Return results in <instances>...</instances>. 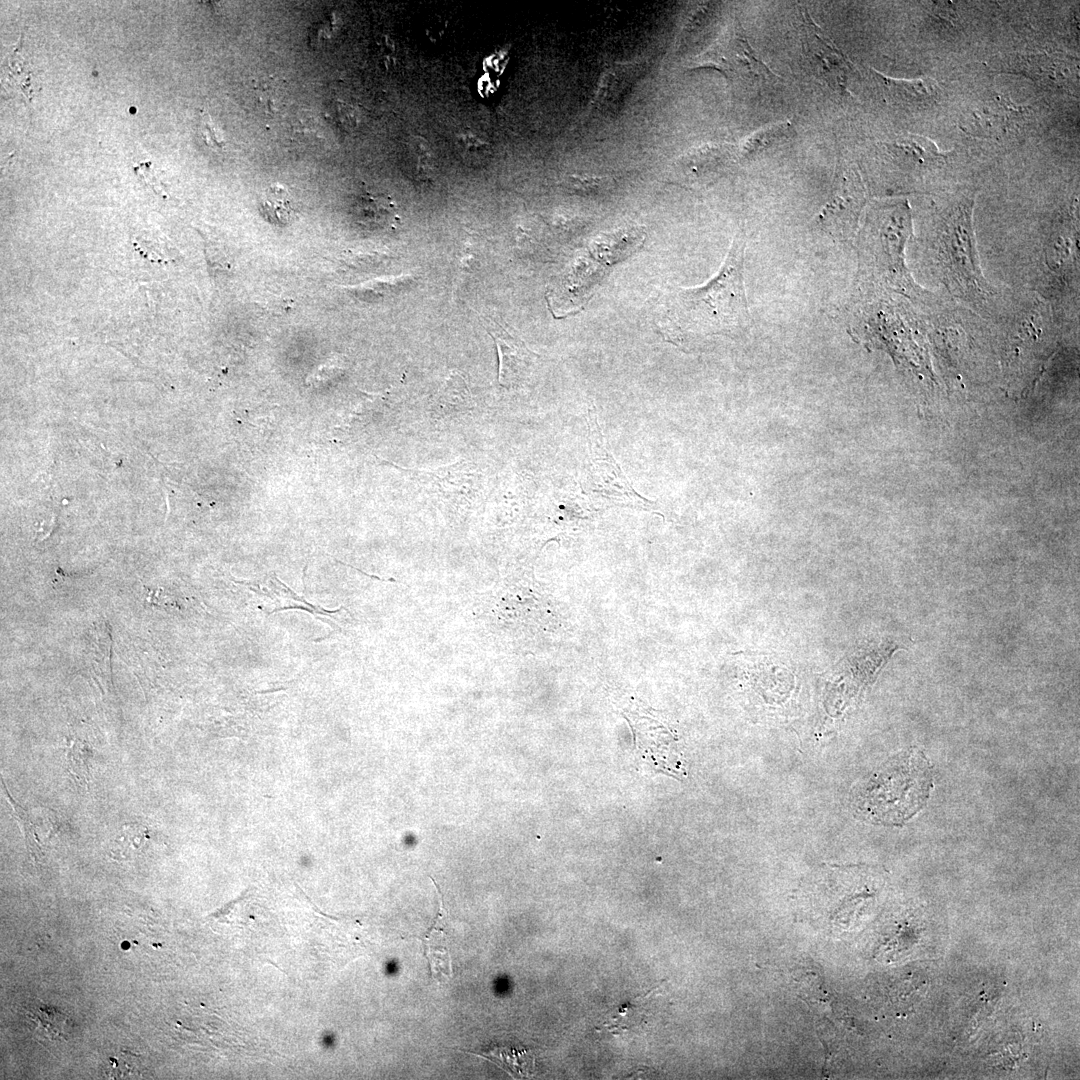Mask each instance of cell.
Masks as SVG:
<instances>
[{"instance_id": "16", "label": "cell", "mask_w": 1080, "mask_h": 1080, "mask_svg": "<svg viewBox=\"0 0 1080 1080\" xmlns=\"http://www.w3.org/2000/svg\"><path fill=\"white\" fill-rule=\"evenodd\" d=\"M155 838L156 833L144 824H125L111 843V856L122 861L139 858L148 852Z\"/></svg>"}, {"instance_id": "2", "label": "cell", "mask_w": 1080, "mask_h": 1080, "mask_svg": "<svg viewBox=\"0 0 1080 1080\" xmlns=\"http://www.w3.org/2000/svg\"><path fill=\"white\" fill-rule=\"evenodd\" d=\"M872 779L865 795L875 820L899 824L926 803L932 786L929 761L915 750L897 758Z\"/></svg>"}, {"instance_id": "10", "label": "cell", "mask_w": 1080, "mask_h": 1080, "mask_svg": "<svg viewBox=\"0 0 1080 1080\" xmlns=\"http://www.w3.org/2000/svg\"><path fill=\"white\" fill-rule=\"evenodd\" d=\"M430 879L436 887L439 906L433 926L422 937L423 954L429 963L432 979L441 983L448 980L452 975L451 957L445 932L448 911L444 906L443 896L437 882L432 877Z\"/></svg>"}, {"instance_id": "19", "label": "cell", "mask_w": 1080, "mask_h": 1080, "mask_svg": "<svg viewBox=\"0 0 1080 1080\" xmlns=\"http://www.w3.org/2000/svg\"><path fill=\"white\" fill-rule=\"evenodd\" d=\"M1 782H2V791L4 793L3 795L5 796L6 800L8 801V804L11 806V808L13 810V813H14V816L16 817V820H17L18 824L20 825V828H21V831L23 833V837H24V840H25V843H26V847H27L31 857L34 860L39 861L42 858L43 853H42V850H41L40 841H39L37 832L35 830L34 824L32 823L31 819L27 815L24 808L21 805H19L17 803V801L10 795L9 791L6 788L5 783L3 782V779H1Z\"/></svg>"}, {"instance_id": "6", "label": "cell", "mask_w": 1080, "mask_h": 1080, "mask_svg": "<svg viewBox=\"0 0 1080 1080\" xmlns=\"http://www.w3.org/2000/svg\"><path fill=\"white\" fill-rule=\"evenodd\" d=\"M1001 71L1028 77L1039 86L1055 91H1078L1077 59L1062 53L1012 54L1001 61Z\"/></svg>"}, {"instance_id": "14", "label": "cell", "mask_w": 1080, "mask_h": 1080, "mask_svg": "<svg viewBox=\"0 0 1080 1080\" xmlns=\"http://www.w3.org/2000/svg\"><path fill=\"white\" fill-rule=\"evenodd\" d=\"M492 1062L515 1079L529 1078L535 1074L533 1051L507 1045H493L485 1051H466Z\"/></svg>"}, {"instance_id": "1", "label": "cell", "mask_w": 1080, "mask_h": 1080, "mask_svg": "<svg viewBox=\"0 0 1080 1080\" xmlns=\"http://www.w3.org/2000/svg\"><path fill=\"white\" fill-rule=\"evenodd\" d=\"M745 243L736 238L718 274L697 288H673L660 305L657 327L678 346L698 337L737 336L751 327L744 286Z\"/></svg>"}, {"instance_id": "20", "label": "cell", "mask_w": 1080, "mask_h": 1080, "mask_svg": "<svg viewBox=\"0 0 1080 1080\" xmlns=\"http://www.w3.org/2000/svg\"><path fill=\"white\" fill-rule=\"evenodd\" d=\"M66 757L71 774L79 783L87 785L91 776L90 762L93 757L90 746L83 741L74 740L68 746Z\"/></svg>"}, {"instance_id": "8", "label": "cell", "mask_w": 1080, "mask_h": 1080, "mask_svg": "<svg viewBox=\"0 0 1080 1080\" xmlns=\"http://www.w3.org/2000/svg\"><path fill=\"white\" fill-rule=\"evenodd\" d=\"M865 203V191L856 170L847 169L832 200L822 211V222L839 233L848 232L855 225Z\"/></svg>"}, {"instance_id": "17", "label": "cell", "mask_w": 1080, "mask_h": 1080, "mask_svg": "<svg viewBox=\"0 0 1080 1080\" xmlns=\"http://www.w3.org/2000/svg\"><path fill=\"white\" fill-rule=\"evenodd\" d=\"M25 1015L38 1037L50 1041L66 1038L69 1017L56 1007L37 1000L26 1008Z\"/></svg>"}, {"instance_id": "4", "label": "cell", "mask_w": 1080, "mask_h": 1080, "mask_svg": "<svg viewBox=\"0 0 1080 1080\" xmlns=\"http://www.w3.org/2000/svg\"><path fill=\"white\" fill-rule=\"evenodd\" d=\"M694 63L697 67L716 69L732 81L749 84L769 81L776 76L752 48L738 23L728 27Z\"/></svg>"}, {"instance_id": "3", "label": "cell", "mask_w": 1080, "mask_h": 1080, "mask_svg": "<svg viewBox=\"0 0 1080 1080\" xmlns=\"http://www.w3.org/2000/svg\"><path fill=\"white\" fill-rule=\"evenodd\" d=\"M973 199L963 196L940 215L937 232L939 267L955 288L968 298L985 299L988 289L981 275L974 247Z\"/></svg>"}, {"instance_id": "23", "label": "cell", "mask_w": 1080, "mask_h": 1080, "mask_svg": "<svg viewBox=\"0 0 1080 1080\" xmlns=\"http://www.w3.org/2000/svg\"><path fill=\"white\" fill-rule=\"evenodd\" d=\"M150 164V162L141 163L139 166H135L134 170L136 174L154 190L155 193L163 195V193L161 192V188L157 183V180H155V177L149 171Z\"/></svg>"}, {"instance_id": "13", "label": "cell", "mask_w": 1080, "mask_h": 1080, "mask_svg": "<svg viewBox=\"0 0 1080 1080\" xmlns=\"http://www.w3.org/2000/svg\"><path fill=\"white\" fill-rule=\"evenodd\" d=\"M356 222L373 231L394 230L400 223L396 204L385 194L364 193L352 208Z\"/></svg>"}, {"instance_id": "7", "label": "cell", "mask_w": 1080, "mask_h": 1080, "mask_svg": "<svg viewBox=\"0 0 1080 1080\" xmlns=\"http://www.w3.org/2000/svg\"><path fill=\"white\" fill-rule=\"evenodd\" d=\"M1029 118L1027 108L996 94L982 100L965 116L963 129L982 138L1016 137L1029 123Z\"/></svg>"}, {"instance_id": "12", "label": "cell", "mask_w": 1080, "mask_h": 1080, "mask_svg": "<svg viewBox=\"0 0 1080 1080\" xmlns=\"http://www.w3.org/2000/svg\"><path fill=\"white\" fill-rule=\"evenodd\" d=\"M496 343L499 357V382L511 385L526 374L536 356L516 335L501 327L496 336L491 335Z\"/></svg>"}, {"instance_id": "22", "label": "cell", "mask_w": 1080, "mask_h": 1080, "mask_svg": "<svg viewBox=\"0 0 1080 1080\" xmlns=\"http://www.w3.org/2000/svg\"><path fill=\"white\" fill-rule=\"evenodd\" d=\"M200 130L207 145L217 148L223 147V141L216 135L215 128L207 113L201 116Z\"/></svg>"}, {"instance_id": "9", "label": "cell", "mask_w": 1080, "mask_h": 1080, "mask_svg": "<svg viewBox=\"0 0 1080 1080\" xmlns=\"http://www.w3.org/2000/svg\"><path fill=\"white\" fill-rule=\"evenodd\" d=\"M805 31L806 45L816 67L829 85L844 91L851 73V63L806 12Z\"/></svg>"}, {"instance_id": "21", "label": "cell", "mask_w": 1080, "mask_h": 1080, "mask_svg": "<svg viewBox=\"0 0 1080 1080\" xmlns=\"http://www.w3.org/2000/svg\"><path fill=\"white\" fill-rule=\"evenodd\" d=\"M788 129L785 123L772 125L752 134L742 145L741 152L744 157L760 153L769 144L777 142L787 135Z\"/></svg>"}, {"instance_id": "15", "label": "cell", "mask_w": 1080, "mask_h": 1080, "mask_svg": "<svg viewBox=\"0 0 1080 1080\" xmlns=\"http://www.w3.org/2000/svg\"><path fill=\"white\" fill-rule=\"evenodd\" d=\"M889 150L914 168H929L941 164L944 155L928 138L908 134L893 140Z\"/></svg>"}, {"instance_id": "5", "label": "cell", "mask_w": 1080, "mask_h": 1080, "mask_svg": "<svg viewBox=\"0 0 1080 1080\" xmlns=\"http://www.w3.org/2000/svg\"><path fill=\"white\" fill-rule=\"evenodd\" d=\"M588 426L590 474L585 487L589 488L592 494L616 502H632L637 505L649 503L633 490L611 454L605 449L594 409H589Z\"/></svg>"}, {"instance_id": "11", "label": "cell", "mask_w": 1080, "mask_h": 1080, "mask_svg": "<svg viewBox=\"0 0 1080 1080\" xmlns=\"http://www.w3.org/2000/svg\"><path fill=\"white\" fill-rule=\"evenodd\" d=\"M883 83L888 100L897 106L908 109L926 108L940 98V88L929 78L895 79L876 73Z\"/></svg>"}, {"instance_id": "18", "label": "cell", "mask_w": 1080, "mask_h": 1080, "mask_svg": "<svg viewBox=\"0 0 1080 1080\" xmlns=\"http://www.w3.org/2000/svg\"><path fill=\"white\" fill-rule=\"evenodd\" d=\"M259 210L269 223L280 227L291 224L297 216L290 194L279 184L271 185L264 191Z\"/></svg>"}]
</instances>
